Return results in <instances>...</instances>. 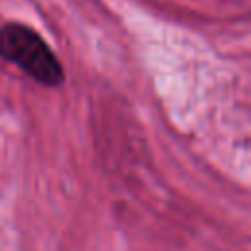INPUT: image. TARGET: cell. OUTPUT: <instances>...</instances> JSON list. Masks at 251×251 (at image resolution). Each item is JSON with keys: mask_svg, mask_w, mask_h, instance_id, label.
Here are the masks:
<instances>
[{"mask_svg": "<svg viewBox=\"0 0 251 251\" xmlns=\"http://www.w3.org/2000/svg\"><path fill=\"white\" fill-rule=\"evenodd\" d=\"M0 57L43 86H59L65 71L45 43V39L24 24H6L0 27Z\"/></svg>", "mask_w": 251, "mask_h": 251, "instance_id": "cell-1", "label": "cell"}]
</instances>
